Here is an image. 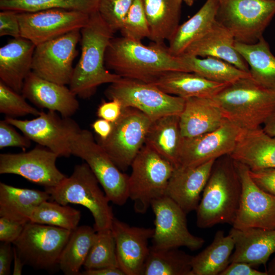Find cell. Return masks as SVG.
Segmentation results:
<instances>
[{"label":"cell","mask_w":275,"mask_h":275,"mask_svg":"<svg viewBox=\"0 0 275 275\" xmlns=\"http://www.w3.org/2000/svg\"><path fill=\"white\" fill-rule=\"evenodd\" d=\"M104 63L108 70L122 77L152 84L168 71L189 72L180 57L172 55L164 43L145 45L122 36L112 38Z\"/></svg>","instance_id":"6da1fadb"},{"label":"cell","mask_w":275,"mask_h":275,"mask_svg":"<svg viewBox=\"0 0 275 275\" xmlns=\"http://www.w3.org/2000/svg\"><path fill=\"white\" fill-rule=\"evenodd\" d=\"M80 33L81 54L69 85L76 96L87 99L100 85L113 83L121 77L105 67V51L114 33L98 11L90 15Z\"/></svg>","instance_id":"7a4b0ae2"},{"label":"cell","mask_w":275,"mask_h":275,"mask_svg":"<svg viewBox=\"0 0 275 275\" xmlns=\"http://www.w3.org/2000/svg\"><path fill=\"white\" fill-rule=\"evenodd\" d=\"M211 98L225 117L241 129L259 127L275 112V91L262 87L251 77L229 84Z\"/></svg>","instance_id":"3957f363"},{"label":"cell","mask_w":275,"mask_h":275,"mask_svg":"<svg viewBox=\"0 0 275 275\" xmlns=\"http://www.w3.org/2000/svg\"><path fill=\"white\" fill-rule=\"evenodd\" d=\"M241 183L234 165L213 166L196 210L197 225L201 229L217 224L233 225L238 210Z\"/></svg>","instance_id":"277c9868"},{"label":"cell","mask_w":275,"mask_h":275,"mask_svg":"<svg viewBox=\"0 0 275 275\" xmlns=\"http://www.w3.org/2000/svg\"><path fill=\"white\" fill-rule=\"evenodd\" d=\"M46 190L51 200L61 204H79L88 209L96 231L111 229L115 217L110 201L86 162L75 166L70 176Z\"/></svg>","instance_id":"5b68a950"},{"label":"cell","mask_w":275,"mask_h":275,"mask_svg":"<svg viewBox=\"0 0 275 275\" xmlns=\"http://www.w3.org/2000/svg\"><path fill=\"white\" fill-rule=\"evenodd\" d=\"M128 176V198L135 211L145 213L151 203L165 196L174 165L150 146L144 145L131 164Z\"/></svg>","instance_id":"8992f818"},{"label":"cell","mask_w":275,"mask_h":275,"mask_svg":"<svg viewBox=\"0 0 275 275\" xmlns=\"http://www.w3.org/2000/svg\"><path fill=\"white\" fill-rule=\"evenodd\" d=\"M109 100L116 99L123 108H136L152 121L169 115H180L185 99L168 94L155 85L121 77L110 84L104 92Z\"/></svg>","instance_id":"52a82bcc"},{"label":"cell","mask_w":275,"mask_h":275,"mask_svg":"<svg viewBox=\"0 0 275 275\" xmlns=\"http://www.w3.org/2000/svg\"><path fill=\"white\" fill-rule=\"evenodd\" d=\"M275 15V0H219L215 20L236 42L254 44Z\"/></svg>","instance_id":"ba28073f"},{"label":"cell","mask_w":275,"mask_h":275,"mask_svg":"<svg viewBox=\"0 0 275 275\" xmlns=\"http://www.w3.org/2000/svg\"><path fill=\"white\" fill-rule=\"evenodd\" d=\"M71 151L89 166L110 202L119 206L126 203L128 176L122 172L91 131L81 129L71 140Z\"/></svg>","instance_id":"9c48e42d"},{"label":"cell","mask_w":275,"mask_h":275,"mask_svg":"<svg viewBox=\"0 0 275 275\" xmlns=\"http://www.w3.org/2000/svg\"><path fill=\"white\" fill-rule=\"evenodd\" d=\"M72 231L29 222L13 244L24 265L51 270L59 267L60 255Z\"/></svg>","instance_id":"30bf717a"},{"label":"cell","mask_w":275,"mask_h":275,"mask_svg":"<svg viewBox=\"0 0 275 275\" xmlns=\"http://www.w3.org/2000/svg\"><path fill=\"white\" fill-rule=\"evenodd\" d=\"M152 121L141 111L132 107L123 108L119 118L113 123V129L105 140L98 139L114 162L126 171L145 144Z\"/></svg>","instance_id":"8fae6325"},{"label":"cell","mask_w":275,"mask_h":275,"mask_svg":"<svg viewBox=\"0 0 275 275\" xmlns=\"http://www.w3.org/2000/svg\"><path fill=\"white\" fill-rule=\"evenodd\" d=\"M51 111H41L36 118L20 120L6 117L5 120L32 141L44 147L59 157L71 155V142L80 129L70 117H61Z\"/></svg>","instance_id":"7c38bea8"},{"label":"cell","mask_w":275,"mask_h":275,"mask_svg":"<svg viewBox=\"0 0 275 275\" xmlns=\"http://www.w3.org/2000/svg\"><path fill=\"white\" fill-rule=\"evenodd\" d=\"M80 39V30L77 29L36 46L32 71L45 79L69 85Z\"/></svg>","instance_id":"4fadbf2b"},{"label":"cell","mask_w":275,"mask_h":275,"mask_svg":"<svg viewBox=\"0 0 275 275\" xmlns=\"http://www.w3.org/2000/svg\"><path fill=\"white\" fill-rule=\"evenodd\" d=\"M155 215L152 247L158 249L186 247L197 250L204 239L192 234L187 227L186 213L172 199L164 196L151 204Z\"/></svg>","instance_id":"5bb4252c"},{"label":"cell","mask_w":275,"mask_h":275,"mask_svg":"<svg viewBox=\"0 0 275 275\" xmlns=\"http://www.w3.org/2000/svg\"><path fill=\"white\" fill-rule=\"evenodd\" d=\"M21 37L36 46L72 31L81 29L90 16L84 12L52 9L33 12H18Z\"/></svg>","instance_id":"9a60e30c"},{"label":"cell","mask_w":275,"mask_h":275,"mask_svg":"<svg viewBox=\"0 0 275 275\" xmlns=\"http://www.w3.org/2000/svg\"><path fill=\"white\" fill-rule=\"evenodd\" d=\"M59 157L46 148L37 147L18 153L0 154V174H15L47 188L56 186L66 177L57 168Z\"/></svg>","instance_id":"2e32d148"},{"label":"cell","mask_w":275,"mask_h":275,"mask_svg":"<svg viewBox=\"0 0 275 275\" xmlns=\"http://www.w3.org/2000/svg\"><path fill=\"white\" fill-rule=\"evenodd\" d=\"M242 190L238 210L232 227L275 229V197L261 189L252 180L249 169L234 161Z\"/></svg>","instance_id":"e0dca14e"},{"label":"cell","mask_w":275,"mask_h":275,"mask_svg":"<svg viewBox=\"0 0 275 275\" xmlns=\"http://www.w3.org/2000/svg\"><path fill=\"white\" fill-rule=\"evenodd\" d=\"M241 129L227 120L212 131L190 138L183 137L178 167H197L222 156L230 155Z\"/></svg>","instance_id":"ac0fdd59"},{"label":"cell","mask_w":275,"mask_h":275,"mask_svg":"<svg viewBox=\"0 0 275 275\" xmlns=\"http://www.w3.org/2000/svg\"><path fill=\"white\" fill-rule=\"evenodd\" d=\"M119 268L125 275H143L154 229L135 226L114 217L111 227Z\"/></svg>","instance_id":"d6986e66"},{"label":"cell","mask_w":275,"mask_h":275,"mask_svg":"<svg viewBox=\"0 0 275 275\" xmlns=\"http://www.w3.org/2000/svg\"><path fill=\"white\" fill-rule=\"evenodd\" d=\"M215 161L212 159L194 167L175 168L165 196L174 201L186 214L196 211Z\"/></svg>","instance_id":"ffe728a7"},{"label":"cell","mask_w":275,"mask_h":275,"mask_svg":"<svg viewBox=\"0 0 275 275\" xmlns=\"http://www.w3.org/2000/svg\"><path fill=\"white\" fill-rule=\"evenodd\" d=\"M21 94L37 107L71 117L79 108L76 96L66 85L43 78L32 71L26 77Z\"/></svg>","instance_id":"44dd1931"},{"label":"cell","mask_w":275,"mask_h":275,"mask_svg":"<svg viewBox=\"0 0 275 275\" xmlns=\"http://www.w3.org/2000/svg\"><path fill=\"white\" fill-rule=\"evenodd\" d=\"M229 235L234 242V251L230 257V263L244 262L253 267L265 265L270 256L275 253V229L232 227Z\"/></svg>","instance_id":"7402d4cb"},{"label":"cell","mask_w":275,"mask_h":275,"mask_svg":"<svg viewBox=\"0 0 275 275\" xmlns=\"http://www.w3.org/2000/svg\"><path fill=\"white\" fill-rule=\"evenodd\" d=\"M233 161L251 170L275 168V136L259 127L241 129L230 154Z\"/></svg>","instance_id":"603a6c76"},{"label":"cell","mask_w":275,"mask_h":275,"mask_svg":"<svg viewBox=\"0 0 275 275\" xmlns=\"http://www.w3.org/2000/svg\"><path fill=\"white\" fill-rule=\"evenodd\" d=\"M36 45L20 37L13 38L0 48V80L21 94L24 80L32 71Z\"/></svg>","instance_id":"cb8c5ba5"},{"label":"cell","mask_w":275,"mask_h":275,"mask_svg":"<svg viewBox=\"0 0 275 275\" xmlns=\"http://www.w3.org/2000/svg\"><path fill=\"white\" fill-rule=\"evenodd\" d=\"M235 41L230 31L215 20L210 29L193 43L183 54L216 58L250 73L248 64L235 48Z\"/></svg>","instance_id":"d4e9b609"},{"label":"cell","mask_w":275,"mask_h":275,"mask_svg":"<svg viewBox=\"0 0 275 275\" xmlns=\"http://www.w3.org/2000/svg\"><path fill=\"white\" fill-rule=\"evenodd\" d=\"M227 120L211 98H186L180 115L181 135L184 138H190L212 131Z\"/></svg>","instance_id":"484cf974"},{"label":"cell","mask_w":275,"mask_h":275,"mask_svg":"<svg viewBox=\"0 0 275 275\" xmlns=\"http://www.w3.org/2000/svg\"><path fill=\"white\" fill-rule=\"evenodd\" d=\"M152 84L168 94L184 99L212 98L229 85L209 80L194 72L182 71L165 72Z\"/></svg>","instance_id":"4316f807"},{"label":"cell","mask_w":275,"mask_h":275,"mask_svg":"<svg viewBox=\"0 0 275 275\" xmlns=\"http://www.w3.org/2000/svg\"><path fill=\"white\" fill-rule=\"evenodd\" d=\"M50 199L46 190L23 188L0 183V216L11 221L27 223L35 209Z\"/></svg>","instance_id":"83f0119b"},{"label":"cell","mask_w":275,"mask_h":275,"mask_svg":"<svg viewBox=\"0 0 275 275\" xmlns=\"http://www.w3.org/2000/svg\"><path fill=\"white\" fill-rule=\"evenodd\" d=\"M152 42L169 41L179 25L183 0H142Z\"/></svg>","instance_id":"f1b7e54d"},{"label":"cell","mask_w":275,"mask_h":275,"mask_svg":"<svg viewBox=\"0 0 275 275\" xmlns=\"http://www.w3.org/2000/svg\"><path fill=\"white\" fill-rule=\"evenodd\" d=\"M219 0H206L204 4L188 20L179 25L169 41L168 48L173 56L183 54L194 42L201 38L215 21Z\"/></svg>","instance_id":"f546056e"},{"label":"cell","mask_w":275,"mask_h":275,"mask_svg":"<svg viewBox=\"0 0 275 275\" xmlns=\"http://www.w3.org/2000/svg\"><path fill=\"white\" fill-rule=\"evenodd\" d=\"M183 136L180 127V115H169L152 121L148 130L147 145L175 167Z\"/></svg>","instance_id":"4dcf8cb0"},{"label":"cell","mask_w":275,"mask_h":275,"mask_svg":"<svg viewBox=\"0 0 275 275\" xmlns=\"http://www.w3.org/2000/svg\"><path fill=\"white\" fill-rule=\"evenodd\" d=\"M234 46L248 64L251 78L262 87L275 91V57L263 37L251 44L235 41Z\"/></svg>","instance_id":"1f68e13d"},{"label":"cell","mask_w":275,"mask_h":275,"mask_svg":"<svg viewBox=\"0 0 275 275\" xmlns=\"http://www.w3.org/2000/svg\"><path fill=\"white\" fill-rule=\"evenodd\" d=\"M234 242L222 230L215 233L211 243L192 259V275H220L230 264Z\"/></svg>","instance_id":"d6a6232c"},{"label":"cell","mask_w":275,"mask_h":275,"mask_svg":"<svg viewBox=\"0 0 275 275\" xmlns=\"http://www.w3.org/2000/svg\"><path fill=\"white\" fill-rule=\"evenodd\" d=\"M97 231L89 226H78L72 231L59 260V268L66 275L80 274Z\"/></svg>","instance_id":"836d02e7"},{"label":"cell","mask_w":275,"mask_h":275,"mask_svg":"<svg viewBox=\"0 0 275 275\" xmlns=\"http://www.w3.org/2000/svg\"><path fill=\"white\" fill-rule=\"evenodd\" d=\"M178 248L150 247L143 275H192V259Z\"/></svg>","instance_id":"e575fe53"},{"label":"cell","mask_w":275,"mask_h":275,"mask_svg":"<svg viewBox=\"0 0 275 275\" xmlns=\"http://www.w3.org/2000/svg\"><path fill=\"white\" fill-rule=\"evenodd\" d=\"M179 57L189 72L196 73L213 81L230 84L241 78L251 77L249 72L216 58L207 57L201 59L185 54Z\"/></svg>","instance_id":"d590c367"},{"label":"cell","mask_w":275,"mask_h":275,"mask_svg":"<svg viewBox=\"0 0 275 275\" xmlns=\"http://www.w3.org/2000/svg\"><path fill=\"white\" fill-rule=\"evenodd\" d=\"M99 0H0L1 10L33 12L62 9L89 14L98 11Z\"/></svg>","instance_id":"8d00e7d4"},{"label":"cell","mask_w":275,"mask_h":275,"mask_svg":"<svg viewBox=\"0 0 275 275\" xmlns=\"http://www.w3.org/2000/svg\"><path fill=\"white\" fill-rule=\"evenodd\" d=\"M80 211L54 201L41 203L34 210L30 221L73 231L78 227Z\"/></svg>","instance_id":"74e56055"},{"label":"cell","mask_w":275,"mask_h":275,"mask_svg":"<svg viewBox=\"0 0 275 275\" xmlns=\"http://www.w3.org/2000/svg\"><path fill=\"white\" fill-rule=\"evenodd\" d=\"M85 269L119 267L116 242L111 229L97 231L83 265Z\"/></svg>","instance_id":"f35d334b"},{"label":"cell","mask_w":275,"mask_h":275,"mask_svg":"<svg viewBox=\"0 0 275 275\" xmlns=\"http://www.w3.org/2000/svg\"><path fill=\"white\" fill-rule=\"evenodd\" d=\"M119 32L121 36L133 41L142 42L145 38H149V26L142 0H134Z\"/></svg>","instance_id":"ab89813d"},{"label":"cell","mask_w":275,"mask_h":275,"mask_svg":"<svg viewBox=\"0 0 275 275\" xmlns=\"http://www.w3.org/2000/svg\"><path fill=\"white\" fill-rule=\"evenodd\" d=\"M20 93L0 80V113L6 117L16 118L28 115L38 116L41 111L32 106Z\"/></svg>","instance_id":"60d3db41"},{"label":"cell","mask_w":275,"mask_h":275,"mask_svg":"<svg viewBox=\"0 0 275 275\" xmlns=\"http://www.w3.org/2000/svg\"><path fill=\"white\" fill-rule=\"evenodd\" d=\"M134 0H99L98 12L115 34L120 31L123 21Z\"/></svg>","instance_id":"b9f144b4"},{"label":"cell","mask_w":275,"mask_h":275,"mask_svg":"<svg viewBox=\"0 0 275 275\" xmlns=\"http://www.w3.org/2000/svg\"><path fill=\"white\" fill-rule=\"evenodd\" d=\"M13 127L5 120L0 121V149L11 147L29 148L32 141L23 134L18 133Z\"/></svg>","instance_id":"7bdbcfd3"},{"label":"cell","mask_w":275,"mask_h":275,"mask_svg":"<svg viewBox=\"0 0 275 275\" xmlns=\"http://www.w3.org/2000/svg\"><path fill=\"white\" fill-rule=\"evenodd\" d=\"M18 12L2 10L0 12V36H9L13 38L21 37Z\"/></svg>","instance_id":"ee69618b"},{"label":"cell","mask_w":275,"mask_h":275,"mask_svg":"<svg viewBox=\"0 0 275 275\" xmlns=\"http://www.w3.org/2000/svg\"><path fill=\"white\" fill-rule=\"evenodd\" d=\"M249 174L261 189L275 197V168L249 169Z\"/></svg>","instance_id":"f6af8a7d"},{"label":"cell","mask_w":275,"mask_h":275,"mask_svg":"<svg viewBox=\"0 0 275 275\" xmlns=\"http://www.w3.org/2000/svg\"><path fill=\"white\" fill-rule=\"evenodd\" d=\"M25 224L1 217L0 241L13 243L21 235Z\"/></svg>","instance_id":"bcb514c9"},{"label":"cell","mask_w":275,"mask_h":275,"mask_svg":"<svg viewBox=\"0 0 275 275\" xmlns=\"http://www.w3.org/2000/svg\"><path fill=\"white\" fill-rule=\"evenodd\" d=\"M122 111L123 107L121 103L116 99H112L107 102L103 101L99 105L97 115L99 118L113 123L119 118Z\"/></svg>","instance_id":"7dc6e473"},{"label":"cell","mask_w":275,"mask_h":275,"mask_svg":"<svg viewBox=\"0 0 275 275\" xmlns=\"http://www.w3.org/2000/svg\"><path fill=\"white\" fill-rule=\"evenodd\" d=\"M220 275H268L266 271H261L244 262L230 263Z\"/></svg>","instance_id":"c3c4849f"},{"label":"cell","mask_w":275,"mask_h":275,"mask_svg":"<svg viewBox=\"0 0 275 275\" xmlns=\"http://www.w3.org/2000/svg\"><path fill=\"white\" fill-rule=\"evenodd\" d=\"M13 257V248L11 243L2 242L0 245V275H8L10 273Z\"/></svg>","instance_id":"681fc988"},{"label":"cell","mask_w":275,"mask_h":275,"mask_svg":"<svg viewBox=\"0 0 275 275\" xmlns=\"http://www.w3.org/2000/svg\"><path fill=\"white\" fill-rule=\"evenodd\" d=\"M91 126L97 134L98 139L101 140L106 139L113 129V123L101 118L95 120Z\"/></svg>","instance_id":"f907efd6"},{"label":"cell","mask_w":275,"mask_h":275,"mask_svg":"<svg viewBox=\"0 0 275 275\" xmlns=\"http://www.w3.org/2000/svg\"><path fill=\"white\" fill-rule=\"evenodd\" d=\"M82 275H125L119 267H107L96 269H85L80 272Z\"/></svg>","instance_id":"816d5d0a"},{"label":"cell","mask_w":275,"mask_h":275,"mask_svg":"<svg viewBox=\"0 0 275 275\" xmlns=\"http://www.w3.org/2000/svg\"><path fill=\"white\" fill-rule=\"evenodd\" d=\"M263 124V129L264 131L272 136H275V112L271 114Z\"/></svg>","instance_id":"f5cc1de1"},{"label":"cell","mask_w":275,"mask_h":275,"mask_svg":"<svg viewBox=\"0 0 275 275\" xmlns=\"http://www.w3.org/2000/svg\"><path fill=\"white\" fill-rule=\"evenodd\" d=\"M14 252V267L13 270V275H20L22 273V270L24 265L20 257L17 253L15 248L13 247Z\"/></svg>","instance_id":"db71d44e"},{"label":"cell","mask_w":275,"mask_h":275,"mask_svg":"<svg viewBox=\"0 0 275 275\" xmlns=\"http://www.w3.org/2000/svg\"><path fill=\"white\" fill-rule=\"evenodd\" d=\"M266 271L268 275H275V257L269 262Z\"/></svg>","instance_id":"11a10c76"},{"label":"cell","mask_w":275,"mask_h":275,"mask_svg":"<svg viewBox=\"0 0 275 275\" xmlns=\"http://www.w3.org/2000/svg\"><path fill=\"white\" fill-rule=\"evenodd\" d=\"M195 0H183V2L185 3L188 6L191 7L193 6Z\"/></svg>","instance_id":"9f6ffc18"}]
</instances>
